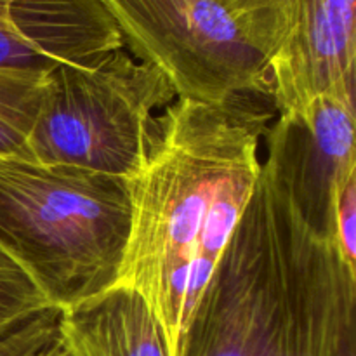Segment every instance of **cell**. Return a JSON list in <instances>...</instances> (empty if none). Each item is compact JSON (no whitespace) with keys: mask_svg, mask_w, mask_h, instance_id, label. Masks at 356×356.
<instances>
[{"mask_svg":"<svg viewBox=\"0 0 356 356\" xmlns=\"http://www.w3.org/2000/svg\"><path fill=\"white\" fill-rule=\"evenodd\" d=\"M277 110L270 94L219 101L176 97L129 181L131 219L115 287L136 292L165 334L170 356L259 181L261 139Z\"/></svg>","mask_w":356,"mask_h":356,"instance_id":"1","label":"cell"},{"mask_svg":"<svg viewBox=\"0 0 356 356\" xmlns=\"http://www.w3.org/2000/svg\"><path fill=\"white\" fill-rule=\"evenodd\" d=\"M356 336V270L263 167L177 356H343Z\"/></svg>","mask_w":356,"mask_h":356,"instance_id":"2","label":"cell"},{"mask_svg":"<svg viewBox=\"0 0 356 356\" xmlns=\"http://www.w3.org/2000/svg\"><path fill=\"white\" fill-rule=\"evenodd\" d=\"M129 219L122 177L0 156V250L61 312L117 285Z\"/></svg>","mask_w":356,"mask_h":356,"instance_id":"3","label":"cell"},{"mask_svg":"<svg viewBox=\"0 0 356 356\" xmlns=\"http://www.w3.org/2000/svg\"><path fill=\"white\" fill-rule=\"evenodd\" d=\"M176 99L160 70L125 47L47 73L28 159L131 181L159 139V115Z\"/></svg>","mask_w":356,"mask_h":356,"instance_id":"4","label":"cell"},{"mask_svg":"<svg viewBox=\"0 0 356 356\" xmlns=\"http://www.w3.org/2000/svg\"><path fill=\"white\" fill-rule=\"evenodd\" d=\"M134 58L167 76L176 97L270 94L268 63L218 0H99Z\"/></svg>","mask_w":356,"mask_h":356,"instance_id":"5","label":"cell"},{"mask_svg":"<svg viewBox=\"0 0 356 356\" xmlns=\"http://www.w3.org/2000/svg\"><path fill=\"white\" fill-rule=\"evenodd\" d=\"M266 59L278 117L322 94L355 97L356 0H218Z\"/></svg>","mask_w":356,"mask_h":356,"instance_id":"6","label":"cell"},{"mask_svg":"<svg viewBox=\"0 0 356 356\" xmlns=\"http://www.w3.org/2000/svg\"><path fill=\"white\" fill-rule=\"evenodd\" d=\"M266 146V162L305 221L334 240L336 193L356 176L355 97L322 94L298 113L278 117Z\"/></svg>","mask_w":356,"mask_h":356,"instance_id":"7","label":"cell"},{"mask_svg":"<svg viewBox=\"0 0 356 356\" xmlns=\"http://www.w3.org/2000/svg\"><path fill=\"white\" fill-rule=\"evenodd\" d=\"M120 47L99 0H0V68L49 73Z\"/></svg>","mask_w":356,"mask_h":356,"instance_id":"8","label":"cell"},{"mask_svg":"<svg viewBox=\"0 0 356 356\" xmlns=\"http://www.w3.org/2000/svg\"><path fill=\"white\" fill-rule=\"evenodd\" d=\"M59 339L72 356H170L159 320L124 287L63 309Z\"/></svg>","mask_w":356,"mask_h":356,"instance_id":"9","label":"cell"},{"mask_svg":"<svg viewBox=\"0 0 356 356\" xmlns=\"http://www.w3.org/2000/svg\"><path fill=\"white\" fill-rule=\"evenodd\" d=\"M47 73L0 68V156L28 159V138L37 118Z\"/></svg>","mask_w":356,"mask_h":356,"instance_id":"10","label":"cell"},{"mask_svg":"<svg viewBox=\"0 0 356 356\" xmlns=\"http://www.w3.org/2000/svg\"><path fill=\"white\" fill-rule=\"evenodd\" d=\"M47 306L52 305L30 277L0 250V337Z\"/></svg>","mask_w":356,"mask_h":356,"instance_id":"11","label":"cell"},{"mask_svg":"<svg viewBox=\"0 0 356 356\" xmlns=\"http://www.w3.org/2000/svg\"><path fill=\"white\" fill-rule=\"evenodd\" d=\"M61 309L47 306L0 337V356H42L59 339Z\"/></svg>","mask_w":356,"mask_h":356,"instance_id":"12","label":"cell"},{"mask_svg":"<svg viewBox=\"0 0 356 356\" xmlns=\"http://www.w3.org/2000/svg\"><path fill=\"white\" fill-rule=\"evenodd\" d=\"M334 242L348 266L356 270V176L350 177L336 193Z\"/></svg>","mask_w":356,"mask_h":356,"instance_id":"13","label":"cell"},{"mask_svg":"<svg viewBox=\"0 0 356 356\" xmlns=\"http://www.w3.org/2000/svg\"><path fill=\"white\" fill-rule=\"evenodd\" d=\"M42 356H72V355H70L68 350H66V348L63 346L61 339H58Z\"/></svg>","mask_w":356,"mask_h":356,"instance_id":"14","label":"cell"},{"mask_svg":"<svg viewBox=\"0 0 356 356\" xmlns=\"http://www.w3.org/2000/svg\"><path fill=\"white\" fill-rule=\"evenodd\" d=\"M343 356H356V336L348 341L346 348H344L343 351Z\"/></svg>","mask_w":356,"mask_h":356,"instance_id":"15","label":"cell"}]
</instances>
